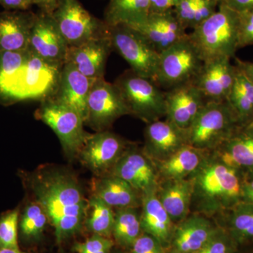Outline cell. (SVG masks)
<instances>
[{
    "instance_id": "6da1fadb",
    "label": "cell",
    "mask_w": 253,
    "mask_h": 253,
    "mask_svg": "<svg viewBox=\"0 0 253 253\" xmlns=\"http://www.w3.org/2000/svg\"><path fill=\"white\" fill-rule=\"evenodd\" d=\"M31 186L36 202L54 226L59 242L81 229L89 202L73 176L59 171H44L33 176Z\"/></svg>"
},
{
    "instance_id": "7a4b0ae2",
    "label": "cell",
    "mask_w": 253,
    "mask_h": 253,
    "mask_svg": "<svg viewBox=\"0 0 253 253\" xmlns=\"http://www.w3.org/2000/svg\"><path fill=\"white\" fill-rule=\"evenodd\" d=\"M190 178L193 184L191 204L199 212L214 215L241 197L242 185L236 168L227 166L212 154H208Z\"/></svg>"
},
{
    "instance_id": "3957f363",
    "label": "cell",
    "mask_w": 253,
    "mask_h": 253,
    "mask_svg": "<svg viewBox=\"0 0 253 253\" xmlns=\"http://www.w3.org/2000/svg\"><path fill=\"white\" fill-rule=\"evenodd\" d=\"M189 39L204 61L234 56L239 49V13L219 1L217 11L192 30Z\"/></svg>"
},
{
    "instance_id": "277c9868",
    "label": "cell",
    "mask_w": 253,
    "mask_h": 253,
    "mask_svg": "<svg viewBox=\"0 0 253 253\" xmlns=\"http://www.w3.org/2000/svg\"><path fill=\"white\" fill-rule=\"evenodd\" d=\"M237 125L227 101L206 102L186 130L188 144L211 152L234 133Z\"/></svg>"
},
{
    "instance_id": "5b68a950",
    "label": "cell",
    "mask_w": 253,
    "mask_h": 253,
    "mask_svg": "<svg viewBox=\"0 0 253 253\" xmlns=\"http://www.w3.org/2000/svg\"><path fill=\"white\" fill-rule=\"evenodd\" d=\"M118 88L129 114L147 123L166 116V91L152 80L126 70L113 83Z\"/></svg>"
},
{
    "instance_id": "8992f818",
    "label": "cell",
    "mask_w": 253,
    "mask_h": 253,
    "mask_svg": "<svg viewBox=\"0 0 253 253\" xmlns=\"http://www.w3.org/2000/svg\"><path fill=\"white\" fill-rule=\"evenodd\" d=\"M204 61L189 39H184L160 53L155 83L165 91L194 81Z\"/></svg>"
},
{
    "instance_id": "52a82bcc",
    "label": "cell",
    "mask_w": 253,
    "mask_h": 253,
    "mask_svg": "<svg viewBox=\"0 0 253 253\" xmlns=\"http://www.w3.org/2000/svg\"><path fill=\"white\" fill-rule=\"evenodd\" d=\"M109 33L113 49L126 60L131 71L155 81L160 53L139 32L125 24L109 26Z\"/></svg>"
},
{
    "instance_id": "ba28073f",
    "label": "cell",
    "mask_w": 253,
    "mask_h": 253,
    "mask_svg": "<svg viewBox=\"0 0 253 253\" xmlns=\"http://www.w3.org/2000/svg\"><path fill=\"white\" fill-rule=\"evenodd\" d=\"M51 15L69 46L109 34L104 20L90 14L79 0H61Z\"/></svg>"
},
{
    "instance_id": "9c48e42d",
    "label": "cell",
    "mask_w": 253,
    "mask_h": 253,
    "mask_svg": "<svg viewBox=\"0 0 253 253\" xmlns=\"http://www.w3.org/2000/svg\"><path fill=\"white\" fill-rule=\"evenodd\" d=\"M36 116L54 131L66 153H79L89 134L84 131V121L77 111L47 97L43 99Z\"/></svg>"
},
{
    "instance_id": "30bf717a",
    "label": "cell",
    "mask_w": 253,
    "mask_h": 253,
    "mask_svg": "<svg viewBox=\"0 0 253 253\" xmlns=\"http://www.w3.org/2000/svg\"><path fill=\"white\" fill-rule=\"evenodd\" d=\"M86 124L96 131L106 130L118 118L129 114L122 96L113 83L95 80L88 96Z\"/></svg>"
},
{
    "instance_id": "8fae6325",
    "label": "cell",
    "mask_w": 253,
    "mask_h": 253,
    "mask_svg": "<svg viewBox=\"0 0 253 253\" xmlns=\"http://www.w3.org/2000/svg\"><path fill=\"white\" fill-rule=\"evenodd\" d=\"M68 48L51 15L41 11L37 13L30 36L29 49L48 64L62 67Z\"/></svg>"
},
{
    "instance_id": "7c38bea8",
    "label": "cell",
    "mask_w": 253,
    "mask_h": 253,
    "mask_svg": "<svg viewBox=\"0 0 253 253\" xmlns=\"http://www.w3.org/2000/svg\"><path fill=\"white\" fill-rule=\"evenodd\" d=\"M145 152L126 149L112 168V174L121 178L142 195L157 191L159 176L154 163Z\"/></svg>"
},
{
    "instance_id": "4fadbf2b",
    "label": "cell",
    "mask_w": 253,
    "mask_h": 253,
    "mask_svg": "<svg viewBox=\"0 0 253 253\" xmlns=\"http://www.w3.org/2000/svg\"><path fill=\"white\" fill-rule=\"evenodd\" d=\"M126 143L108 130L89 134L79 151L82 161L96 174L113 168L126 151Z\"/></svg>"
},
{
    "instance_id": "5bb4252c",
    "label": "cell",
    "mask_w": 253,
    "mask_h": 253,
    "mask_svg": "<svg viewBox=\"0 0 253 253\" xmlns=\"http://www.w3.org/2000/svg\"><path fill=\"white\" fill-rule=\"evenodd\" d=\"M230 58L219 57L204 61L193 83L206 102L226 101L235 78L236 67Z\"/></svg>"
},
{
    "instance_id": "9a60e30c",
    "label": "cell",
    "mask_w": 253,
    "mask_h": 253,
    "mask_svg": "<svg viewBox=\"0 0 253 253\" xmlns=\"http://www.w3.org/2000/svg\"><path fill=\"white\" fill-rule=\"evenodd\" d=\"M166 119L184 130L189 129L206 103L193 81L166 91Z\"/></svg>"
},
{
    "instance_id": "2e32d148",
    "label": "cell",
    "mask_w": 253,
    "mask_h": 253,
    "mask_svg": "<svg viewBox=\"0 0 253 253\" xmlns=\"http://www.w3.org/2000/svg\"><path fill=\"white\" fill-rule=\"evenodd\" d=\"M95 80L86 77L69 62L63 64L56 89L49 97L77 111L86 122L88 96Z\"/></svg>"
},
{
    "instance_id": "e0dca14e",
    "label": "cell",
    "mask_w": 253,
    "mask_h": 253,
    "mask_svg": "<svg viewBox=\"0 0 253 253\" xmlns=\"http://www.w3.org/2000/svg\"><path fill=\"white\" fill-rule=\"evenodd\" d=\"M128 26L139 32L158 53L188 36L173 10L150 13L143 22Z\"/></svg>"
},
{
    "instance_id": "ac0fdd59",
    "label": "cell",
    "mask_w": 253,
    "mask_h": 253,
    "mask_svg": "<svg viewBox=\"0 0 253 253\" xmlns=\"http://www.w3.org/2000/svg\"><path fill=\"white\" fill-rule=\"evenodd\" d=\"M187 144L186 130L168 119L148 123L145 129L144 152L154 163L166 160Z\"/></svg>"
},
{
    "instance_id": "d6986e66",
    "label": "cell",
    "mask_w": 253,
    "mask_h": 253,
    "mask_svg": "<svg viewBox=\"0 0 253 253\" xmlns=\"http://www.w3.org/2000/svg\"><path fill=\"white\" fill-rule=\"evenodd\" d=\"M113 49L109 33L77 46H69L66 62L72 63L86 77L104 78L105 69Z\"/></svg>"
},
{
    "instance_id": "ffe728a7",
    "label": "cell",
    "mask_w": 253,
    "mask_h": 253,
    "mask_svg": "<svg viewBox=\"0 0 253 253\" xmlns=\"http://www.w3.org/2000/svg\"><path fill=\"white\" fill-rule=\"evenodd\" d=\"M219 227L200 214L187 217L175 226L171 246L179 253H194L207 244Z\"/></svg>"
},
{
    "instance_id": "44dd1931",
    "label": "cell",
    "mask_w": 253,
    "mask_h": 253,
    "mask_svg": "<svg viewBox=\"0 0 253 253\" xmlns=\"http://www.w3.org/2000/svg\"><path fill=\"white\" fill-rule=\"evenodd\" d=\"M36 14L27 11L0 13V51H23L29 48Z\"/></svg>"
},
{
    "instance_id": "7402d4cb",
    "label": "cell",
    "mask_w": 253,
    "mask_h": 253,
    "mask_svg": "<svg viewBox=\"0 0 253 253\" xmlns=\"http://www.w3.org/2000/svg\"><path fill=\"white\" fill-rule=\"evenodd\" d=\"M156 191L141 196V229L156 238L165 248L171 244L175 226L160 202Z\"/></svg>"
},
{
    "instance_id": "603a6c76",
    "label": "cell",
    "mask_w": 253,
    "mask_h": 253,
    "mask_svg": "<svg viewBox=\"0 0 253 253\" xmlns=\"http://www.w3.org/2000/svg\"><path fill=\"white\" fill-rule=\"evenodd\" d=\"M156 194L173 222H181L188 217L193 196L191 178L163 180Z\"/></svg>"
},
{
    "instance_id": "cb8c5ba5",
    "label": "cell",
    "mask_w": 253,
    "mask_h": 253,
    "mask_svg": "<svg viewBox=\"0 0 253 253\" xmlns=\"http://www.w3.org/2000/svg\"><path fill=\"white\" fill-rule=\"evenodd\" d=\"M246 130L237 129L211 153L230 167L253 168V125L246 126Z\"/></svg>"
},
{
    "instance_id": "d4e9b609",
    "label": "cell",
    "mask_w": 253,
    "mask_h": 253,
    "mask_svg": "<svg viewBox=\"0 0 253 253\" xmlns=\"http://www.w3.org/2000/svg\"><path fill=\"white\" fill-rule=\"evenodd\" d=\"M208 154L187 144L166 160L154 163L162 180L186 179L196 172Z\"/></svg>"
},
{
    "instance_id": "484cf974",
    "label": "cell",
    "mask_w": 253,
    "mask_h": 253,
    "mask_svg": "<svg viewBox=\"0 0 253 253\" xmlns=\"http://www.w3.org/2000/svg\"><path fill=\"white\" fill-rule=\"evenodd\" d=\"M93 191L94 196L112 208H136L139 205V193L126 181L113 174L96 179Z\"/></svg>"
},
{
    "instance_id": "4316f807",
    "label": "cell",
    "mask_w": 253,
    "mask_h": 253,
    "mask_svg": "<svg viewBox=\"0 0 253 253\" xmlns=\"http://www.w3.org/2000/svg\"><path fill=\"white\" fill-rule=\"evenodd\" d=\"M149 14V0H110L104 21L109 26H133L143 22Z\"/></svg>"
},
{
    "instance_id": "83f0119b",
    "label": "cell",
    "mask_w": 253,
    "mask_h": 253,
    "mask_svg": "<svg viewBox=\"0 0 253 253\" xmlns=\"http://www.w3.org/2000/svg\"><path fill=\"white\" fill-rule=\"evenodd\" d=\"M236 67L235 78L227 102L241 126L253 121V83Z\"/></svg>"
},
{
    "instance_id": "f1b7e54d",
    "label": "cell",
    "mask_w": 253,
    "mask_h": 253,
    "mask_svg": "<svg viewBox=\"0 0 253 253\" xmlns=\"http://www.w3.org/2000/svg\"><path fill=\"white\" fill-rule=\"evenodd\" d=\"M219 0H179L173 9L186 30L194 29L217 11Z\"/></svg>"
},
{
    "instance_id": "f546056e",
    "label": "cell",
    "mask_w": 253,
    "mask_h": 253,
    "mask_svg": "<svg viewBox=\"0 0 253 253\" xmlns=\"http://www.w3.org/2000/svg\"><path fill=\"white\" fill-rule=\"evenodd\" d=\"M140 215L134 208H119L115 212L112 234L116 242L131 248L141 235Z\"/></svg>"
},
{
    "instance_id": "4dcf8cb0",
    "label": "cell",
    "mask_w": 253,
    "mask_h": 253,
    "mask_svg": "<svg viewBox=\"0 0 253 253\" xmlns=\"http://www.w3.org/2000/svg\"><path fill=\"white\" fill-rule=\"evenodd\" d=\"M114 219L112 208L96 196L89 200L84 221L88 230L94 234L109 237L112 234Z\"/></svg>"
},
{
    "instance_id": "1f68e13d",
    "label": "cell",
    "mask_w": 253,
    "mask_h": 253,
    "mask_svg": "<svg viewBox=\"0 0 253 253\" xmlns=\"http://www.w3.org/2000/svg\"><path fill=\"white\" fill-rule=\"evenodd\" d=\"M236 244L253 240V204L237 205L229 219V231Z\"/></svg>"
},
{
    "instance_id": "d6a6232c",
    "label": "cell",
    "mask_w": 253,
    "mask_h": 253,
    "mask_svg": "<svg viewBox=\"0 0 253 253\" xmlns=\"http://www.w3.org/2000/svg\"><path fill=\"white\" fill-rule=\"evenodd\" d=\"M30 54L29 48L23 51H0V94L27 61Z\"/></svg>"
},
{
    "instance_id": "836d02e7",
    "label": "cell",
    "mask_w": 253,
    "mask_h": 253,
    "mask_svg": "<svg viewBox=\"0 0 253 253\" xmlns=\"http://www.w3.org/2000/svg\"><path fill=\"white\" fill-rule=\"evenodd\" d=\"M48 219L44 210L38 203H31L23 210L20 219L21 233L26 238H38L41 235Z\"/></svg>"
},
{
    "instance_id": "e575fe53",
    "label": "cell",
    "mask_w": 253,
    "mask_h": 253,
    "mask_svg": "<svg viewBox=\"0 0 253 253\" xmlns=\"http://www.w3.org/2000/svg\"><path fill=\"white\" fill-rule=\"evenodd\" d=\"M19 210L9 211L0 217V247L18 249Z\"/></svg>"
},
{
    "instance_id": "d590c367",
    "label": "cell",
    "mask_w": 253,
    "mask_h": 253,
    "mask_svg": "<svg viewBox=\"0 0 253 253\" xmlns=\"http://www.w3.org/2000/svg\"><path fill=\"white\" fill-rule=\"evenodd\" d=\"M236 246L237 244L228 231L219 227L212 239L194 253H234Z\"/></svg>"
},
{
    "instance_id": "8d00e7d4",
    "label": "cell",
    "mask_w": 253,
    "mask_h": 253,
    "mask_svg": "<svg viewBox=\"0 0 253 253\" xmlns=\"http://www.w3.org/2000/svg\"><path fill=\"white\" fill-rule=\"evenodd\" d=\"M113 246L109 237L94 234L85 242L76 244L74 250L78 253H110Z\"/></svg>"
},
{
    "instance_id": "74e56055",
    "label": "cell",
    "mask_w": 253,
    "mask_h": 253,
    "mask_svg": "<svg viewBox=\"0 0 253 253\" xmlns=\"http://www.w3.org/2000/svg\"><path fill=\"white\" fill-rule=\"evenodd\" d=\"M253 45V9L239 13V47Z\"/></svg>"
},
{
    "instance_id": "f35d334b",
    "label": "cell",
    "mask_w": 253,
    "mask_h": 253,
    "mask_svg": "<svg viewBox=\"0 0 253 253\" xmlns=\"http://www.w3.org/2000/svg\"><path fill=\"white\" fill-rule=\"evenodd\" d=\"M131 253H165L161 243L148 234L139 236L131 246Z\"/></svg>"
},
{
    "instance_id": "ab89813d",
    "label": "cell",
    "mask_w": 253,
    "mask_h": 253,
    "mask_svg": "<svg viewBox=\"0 0 253 253\" xmlns=\"http://www.w3.org/2000/svg\"><path fill=\"white\" fill-rule=\"evenodd\" d=\"M179 0H149L150 13H161L173 10Z\"/></svg>"
},
{
    "instance_id": "60d3db41",
    "label": "cell",
    "mask_w": 253,
    "mask_h": 253,
    "mask_svg": "<svg viewBox=\"0 0 253 253\" xmlns=\"http://www.w3.org/2000/svg\"><path fill=\"white\" fill-rule=\"evenodd\" d=\"M0 5L6 9L27 11L33 3L32 0H0Z\"/></svg>"
},
{
    "instance_id": "b9f144b4",
    "label": "cell",
    "mask_w": 253,
    "mask_h": 253,
    "mask_svg": "<svg viewBox=\"0 0 253 253\" xmlns=\"http://www.w3.org/2000/svg\"><path fill=\"white\" fill-rule=\"evenodd\" d=\"M236 12L253 9V0H219Z\"/></svg>"
},
{
    "instance_id": "7bdbcfd3",
    "label": "cell",
    "mask_w": 253,
    "mask_h": 253,
    "mask_svg": "<svg viewBox=\"0 0 253 253\" xmlns=\"http://www.w3.org/2000/svg\"><path fill=\"white\" fill-rule=\"evenodd\" d=\"M32 1L33 4L38 6L40 11L51 14L56 9L61 0H32Z\"/></svg>"
},
{
    "instance_id": "ee69618b",
    "label": "cell",
    "mask_w": 253,
    "mask_h": 253,
    "mask_svg": "<svg viewBox=\"0 0 253 253\" xmlns=\"http://www.w3.org/2000/svg\"><path fill=\"white\" fill-rule=\"evenodd\" d=\"M236 66L239 68L253 83V63L236 59Z\"/></svg>"
},
{
    "instance_id": "f6af8a7d",
    "label": "cell",
    "mask_w": 253,
    "mask_h": 253,
    "mask_svg": "<svg viewBox=\"0 0 253 253\" xmlns=\"http://www.w3.org/2000/svg\"><path fill=\"white\" fill-rule=\"evenodd\" d=\"M241 198L244 199V203L253 204V179L242 186Z\"/></svg>"
},
{
    "instance_id": "bcb514c9",
    "label": "cell",
    "mask_w": 253,
    "mask_h": 253,
    "mask_svg": "<svg viewBox=\"0 0 253 253\" xmlns=\"http://www.w3.org/2000/svg\"><path fill=\"white\" fill-rule=\"evenodd\" d=\"M0 253H28L20 251V249H9V248L0 247Z\"/></svg>"
},
{
    "instance_id": "7dc6e473",
    "label": "cell",
    "mask_w": 253,
    "mask_h": 253,
    "mask_svg": "<svg viewBox=\"0 0 253 253\" xmlns=\"http://www.w3.org/2000/svg\"><path fill=\"white\" fill-rule=\"evenodd\" d=\"M179 253L176 252V251H173V250H172V251H170V252H169V253Z\"/></svg>"
},
{
    "instance_id": "c3c4849f",
    "label": "cell",
    "mask_w": 253,
    "mask_h": 253,
    "mask_svg": "<svg viewBox=\"0 0 253 253\" xmlns=\"http://www.w3.org/2000/svg\"><path fill=\"white\" fill-rule=\"evenodd\" d=\"M250 124H252V125H253V122H252V123H250Z\"/></svg>"
}]
</instances>
